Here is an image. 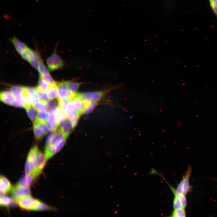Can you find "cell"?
I'll return each instance as SVG.
<instances>
[{
    "mask_svg": "<svg viewBox=\"0 0 217 217\" xmlns=\"http://www.w3.org/2000/svg\"><path fill=\"white\" fill-rule=\"evenodd\" d=\"M11 105L18 107H23L24 105L22 102H18L13 100L12 102Z\"/></svg>",
    "mask_w": 217,
    "mask_h": 217,
    "instance_id": "obj_42",
    "label": "cell"
},
{
    "mask_svg": "<svg viewBox=\"0 0 217 217\" xmlns=\"http://www.w3.org/2000/svg\"><path fill=\"white\" fill-rule=\"evenodd\" d=\"M10 39L14 46L17 51L19 54L28 47L25 43L20 41L15 36Z\"/></svg>",
    "mask_w": 217,
    "mask_h": 217,
    "instance_id": "obj_15",
    "label": "cell"
},
{
    "mask_svg": "<svg viewBox=\"0 0 217 217\" xmlns=\"http://www.w3.org/2000/svg\"><path fill=\"white\" fill-rule=\"evenodd\" d=\"M51 208L41 201L36 200L34 211H42L51 210Z\"/></svg>",
    "mask_w": 217,
    "mask_h": 217,
    "instance_id": "obj_26",
    "label": "cell"
},
{
    "mask_svg": "<svg viewBox=\"0 0 217 217\" xmlns=\"http://www.w3.org/2000/svg\"><path fill=\"white\" fill-rule=\"evenodd\" d=\"M59 103L58 98L50 99L48 102V109L49 112H56L57 108L59 106Z\"/></svg>",
    "mask_w": 217,
    "mask_h": 217,
    "instance_id": "obj_22",
    "label": "cell"
},
{
    "mask_svg": "<svg viewBox=\"0 0 217 217\" xmlns=\"http://www.w3.org/2000/svg\"><path fill=\"white\" fill-rule=\"evenodd\" d=\"M14 99L13 96L11 91L6 90L1 92L0 99L3 102L11 105Z\"/></svg>",
    "mask_w": 217,
    "mask_h": 217,
    "instance_id": "obj_10",
    "label": "cell"
},
{
    "mask_svg": "<svg viewBox=\"0 0 217 217\" xmlns=\"http://www.w3.org/2000/svg\"><path fill=\"white\" fill-rule=\"evenodd\" d=\"M48 101L38 100L32 105L35 110L38 112L45 111L48 108Z\"/></svg>",
    "mask_w": 217,
    "mask_h": 217,
    "instance_id": "obj_16",
    "label": "cell"
},
{
    "mask_svg": "<svg viewBox=\"0 0 217 217\" xmlns=\"http://www.w3.org/2000/svg\"><path fill=\"white\" fill-rule=\"evenodd\" d=\"M170 216L174 217H185L186 212L185 208H181L174 209Z\"/></svg>",
    "mask_w": 217,
    "mask_h": 217,
    "instance_id": "obj_29",
    "label": "cell"
},
{
    "mask_svg": "<svg viewBox=\"0 0 217 217\" xmlns=\"http://www.w3.org/2000/svg\"><path fill=\"white\" fill-rule=\"evenodd\" d=\"M30 118L33 122L34 121L36 113L35 109L31 105H27L24 107Z\"/></svg>",
    "mask_w": 217,
    "mask_h": 217,
    "instance_id": "obj_25",
    "label": "cell"
},
{
    "mask_svg": "<svg viewBox=\"0 0 217 217\" xmlns=\"http://www.w3.org/2000/svg\"><path fill=\"white\" fill-rule=\"evenodd\" d=\"M50 86L49 84L39 77L38 85L36 88L37 90L47 93Z\"/></svg>",
    "mask_w": 217,
    "mask_h": 217,
    "instance_id": "obj_21",
    "label": "cell"
},
{
    "mask_svg": "<svg viewBox=\"0 0 217 217\" xmlns=\"http://www.w3.org/2000/svg\"><path fill=\"white\" fill-rule=\"evenodd\" d=\"M36 154V166L38 175L41 173L46 162L45 155L39 151L37 147L35 146L33 147Z\"/></svg>",
    "mask_w": 217,
    "mask_h": 217,
    "instance_id": "obj_5",
    "label": "cell"
},
{
    "mask_svg": "<svg viewBox=\"0 0 217 217\" xmlns=\"http://www.w3.org/2000/svg\"><path fill=\"white\" fill-rule=\"evenodd\" d=\"M11 185L9 180L3 176L0 178V190L1 195L5 194L12 189Z\"/></svg>",
    "mask_w": 217,
    "mask_h": 217,
    "instance_id": "obj_7",
    "label": "cell"
},
{
    "mask_svg": "<svg viewBox=\"0 0 217 217\" xmlns=\"http://www.w3.org/2000/svg\"><path fill=\"white\" fill-rule=\"evenodd\" d=\"M32 51L31 49L28 47L20 54L24 59L29 62L31 58Z\"/></svg>",
    "mask_w": 217,
    "mask_h": 217,
    "instance_id": "obj_30",
    "label": "cell"
},
{
    "mask_svg": "<svg viewBox=\"0 0 217 217\" xmlns=\"http://www.w3.org/2000/svg\"><path fill=\"white\" fill-rule=\"evenodd\" d=\"M13 199L17 201L20 199L31 196L30 191L29 187H24L16 185L11 190Z\"/></svg>",
    "mask_w": 217,
    "mask_h": 217,
    "instance_id": "obj_3",
    "label": "cell"
},
{
    "mask_svg": "<svg viewBox=\"0 0 217 217\" xmlns=\"http://www.w3.org/2000/svg\"><path fill=\"white\" fill-rule=\"evenodd\" d=\"M58 99V100L67 99L70 90L68 88L67 82H62L57 83Z\"/></svg>",
    "mask_w": 217,
    "mask_h": 217,
    "instance_id": "obj_6",
    "label": "cell"
},
{
    "mask_svg": "<svg viewBox=\"0 0 217 217\" xmlns=\"http://www.w3.org/2000/svg\"><path fill=\"white\" fill-rule=\"evenodd\" d=\"M56 114L58 126L61 128L67 121V118L66 116L63 109L59 105V106L56 110Z\"/></svg>",
    "mask_w": 217,
    "mask_h": 217,
    "instance_id": "obj_12",
    "label": "cell"
},
{
    "mask_svg": "<svg viewBox=\"0 0 217 217\" xmlns=\"http://www.w3.org/2000/svg\"><path fill=\"white\" fill-rule=\"evenodd\" d=\"M49 99H52L58 98L57 85L50 86L47 92Z\"/></svg>",
    "mask_w": 217,
    "mask_h": 217,
    "instance_id": "obj_24",
    "label": "cell"
},
{
    "mask_svg": "<svg viewBox=\"0 0 217 217\" xmlns=\"http://www.w3.org/2000/svg\"><path fill=\"white\" fill-rule=\"evenodd\" d=\"M184 184V179L183 177L182 179L178 185L176 189L175 193L174 194V196L178 194H183V190Z\"/></svg>",
    "mask_w": 217,
    "mask_h": 217,
    "instance_id": "obj_35",
    "label": "cell"
},
{
    "mask_svg": "<svg viewBox=\"0 0 217 217\" xmlns=\"http://www.w3.org/2000/svg\"><path fill=\"white\" fill-rule=\"evenodd\" d=\"M34 178V177L31 174L25 175L20 179L16 185L22 187H29Z\"/></svg>",
    "mask_w": 217,
    "mask_h": 217,
    "instance_id": "obj_13",
    "label": "cell"
},
{
    "mask_svg": "<svg viewBox=\"0 0 217 217\" xmlns=\"http://www.w3.org/2000/svg\"><path fill=\"white\" fill-rule=\"evenodd\" d=\"M23 88L24 87L18 86H14L11 87L10 91L13 96L14 100L22 102L21 98Z\"/></svg>",
    "mask_w": 217,
    "mask_h": 217,
    "instance_id": "obj_11",
    "label": "cell"
},
{
    "mask_svg": "<svg viewBox=\"0 0 217 217\" xmlns=\"http://www.w3.org/2000/svg\"><path fill=\"white\" fill-rule=\"evenodd\" d=\"M80 116V115H77L69 119L74 128L76 126Z\"/></svg>",
    "mask_w": 217,
    "mask_h": 217,
    "instance_id": "obj_41",
    "label": "cell"
},
{
    "mask_svg": "<svg viewBox=\"0 0 217 217\" xmlns=\"http://www.w3.org/2000/svg\"><path fill=\"white\" fill-rule=\"evenodd\" d=\"M191 167L189 166L183 178L184 179V184L183 190V194L186 196L188 192L190 190L189 185V177L191 171Z\"/></svg>",
    "mask_w": 217,
    "mask_h": 217,
    "instance_id": "obj_14",
    "label": "cell"
},
{
    "mask_svg": "<svg viewBox=\"0 0 217 217\" xmlns=\"http://www.w3.org/2000/svg\"><path fill=\"white\" fill-rule=\"evenodd\" d=\"M39 76L49 73V71L42 61L40 58L39 64L38 68Z\"/></svg>",
    "mask_w": 217,
    "mask_h": 217,
    "instance_id": "obj_33",
    "label": "cell"
},
{
    "mask_svg": "<svg viewBox=\"0 0 217 217\" xmlns=\"http://www.w3.org/2000/svg\"><path fill=\"white\" fill-rule=\"evenodd\" d=\"M39 100L48 101L49 99L47 93L37 90Z\"/></svg>",
    "mask_w": 217,
    "mask_h": 217,
    "instance_id": "obj_37",
    "label": "cell"
},
{
    "mask_svg": "<svg viewBox=\"0 0 217 217\" xmlns=\"http://www.w3.org/2000/svg\"><path fill=\"white\" fill-rule=\"evenodd\" d=\"M46 63L49 70L51 71L60 68L63 65L62 60L55 52L48 58Z\"/></svg>",
    "mask_w": 217,
    "mask_h": 217,
    "instance_id": "obj_2",
    "label": "cell"
},
{
    "mask_svg": "<svg viewBox=\"0 0 217 217\" xmlns=\"http://www.w3.org/2000/svg\"><path fill=\"white\" fill-rule=\"evenodd\" d=\"M163 6L165 14L168 15L171 14L173 8V0H163Z\"/></svg>",
    "mask_w": 217,
    "mask_h": 217,
    "instance_id": "obj_19",
    "label": "cell"
},
{
    "mask_svg": "<svg viewBox=\"0 0 217 217\" xmlns=\"http://www.w3.org/2000/svg\"><path fill=\"white\" fill-rule=\"evenodd\" d=\"M33 125V130L36 139L41 140L45 135L39 123L35 120Z\"/></svg>",
    "mask_w": 217,
    "mask_h": 217,
    "instance_id": "obj_17",
    "label": "cell"
},
{
    "mask_svg": "<svg viewBox=\"0 0 217 217\" xmlns=\"http://www.w3.org/2000/svg\"><path fill=\"white\" fill-rule=\"evenodd\" d=\"M39 77L48 83L50 86L57 85V84L58 83L54 80L49 73L39 76Z\"/></svg>",
    "mask_w": 217,
    "mask_h": 217,
    "instance_id": "obj_27",
    "label": "cell"
},
{
    "mask_svg": "<svg viewBox=\"0 0 217 217\" xmlns=\"http://www.w3.org/2000/svg\"><path fill=\"white\" fill-rule=\"evenodd\" d=\"M40 57L38 53L32 50L31 60L29 63L30 64L36 69H38L39 64Z\"/></svg>",
    "mask_w": 217,
    "mask_h": 217,
    "instance_id": "obj_20",
    "label": "cell"
},
{
    "mask_svg": "<svg viewBox=\"0 0 217 217\" xmlns=\"http://www.w3.org/2000/svg\"><path fill=\"white\" fill-rule=\"evenodd\" d=\"M55 131H52L49 134L46 140L45 147L48 146L49 145L51 141L55 134Z\"/></svg>",
    "mask_w": 217,
    "mask_h": 217,
    "instance_id": "obj_40",
    "label": "cell"
},
{
    "mask_svg": "<svg viewBox=\"0 0 217 217\" xmlns=\"http://www.w3.org/2000/svg\"><path fill=\"white\" fill-rule=\"evenodd\" d=\"M47 122V126L50 130L55 131L57 129L58 125L55 112H50L49 116Z\"/></svg>",
    "mask_w": 217,
    "mask_h": 217,
    "instance_id": "obj_8",
    "label": "cell"
},
{
    "mask_svg": "<svg viewBox=\"0 0 217 217\" xmlns=\"http://www.w3.org/2000/svg\"><path fill=\"white\" fill-rule=\"evenodd\" d=\"M81 83L77 82L69 81L67 82V85L69 90L71 92L77 93Z\"/></svg>",
    "mask_w": 217,
    "mask_h": 217,
    "instance_id": "obj_28",
    "label": "cell"
},
{
    "mask_svg": "<svg viewBox=\"0 0 217 217\" xmlns=\"http://www.w3.org/2000/svg\"><path fill=\"white\" fill-rule=\"evenodd\" d=\"M61 128L64 135L65 138L67 139L70 133L74 127L71 121L69 119Z\"/></svg>",
    "mask_w": 217,
    "mask_h": 217,
    "instance_id": "obj_18",
    "label": "cell"
},
{
    "mask_svg": "<svg viewBox=\"0 0 217 217\" xmlns=\"http://www.w3.org/2000/svg\"><path fill=\"white\" fill-rule=\"evenodd\" d=\"M173 206L174 209H178L182 208L181 203L177 195L174 196L173 200Z\"/></svg>",
    "mask_w": 217,
    "mask_h": 217,
    "instance_id": "obj_36",
    "label": "cell"
},
{
    "mask_svg": "<svg viewBox=\"0 0 217 217\" xmlns=\"http://www.w3.org/2000/svg\"><path fill=\"white\" fill-rule=\"evenodd\" d=\"M77 95L83 101L87 102H97L102 98L105 94L104 91L77 93Z\"/></svg>",
    "mask_w": 217,
    "mask_h": 217,
    "instance_id": "obj_1",
    "label": "cell"
},
{
    "mask_svg": "<svg viewBox=\"0 0 217 217\" xmlns=\"http://www.w3.org/2000/svg\"><path fill=\"white\" fill-rule=\"evenodd\" d=\"M64 138L66 139L61 129H57L55 130V134L48 146H55Z\"/></svg>",
    "mask_w": 217,
    "mask_h": 217,
    "instance_id": "obj_9",
    "label": "cell"
},
{
    "mask_svg": "<svg viewBox=\"0 0 217 217\" xmlns=\"http://www.w3.org/2000/svg\"><path fill=\"white\" fill-rule=\"evenodd\" d=\"M210 7L217 21V0H209Z\"/></svg>",
    "mask_w": 217,
    "mask_h": 217,
    "instance_id": "obj_34",
    "label": "cell"
},
{
    "mask_svg": "<svg viewBox=\"0 0 217 217\" xmlns=\"http://www.w3.org/2000/svg\"><path fill=\"white\" fill-rule=\"evenodd\" d=\"M35 120L38 122L45 135L47 134L49 132V129L47 122L39 121L36 120Z\"/></svg>",
    "mask_w": 217,
    "mask_h": 217,
    "instance_id": "obj_39",
    "label": "cell"
},
{
    "mask_svg": "<svg viewBox=\"0 0 217 217\" xmlns=\"http://www.w3.org/2000/svg\"><path fill=\"white\" fill-rule=\"evenodd\" d=\"M49 114L48 112L46 111L38 112L36 115L35 120L39 121L47 122Z\"/></svg>",
    "mask_w": 217,
    "mask_h": 217,
    "instance_id": "obj_23",
    "label": "cell"
},
{
    "mask_svg": "<svg viewBox=\"0 0 217 217\" xmlns=\"http://www.w3.org/2000/svg\"><path fill=\"white\" fill-rule=\"evenodd\" d=\"M12 201L8 197L4 195H1L0 198V204L1 206L7 207L10 204L12 205Z\"/></svg>",
    "mask_w": 217,
    "mask_h": 217,
    "instance_id": "obj_31",
    "label": "cell"
},
{
    "mask_svg": "<svg viewBox=\"0 0 217 217\" xmlns=\"http://www.w3.org/2000/svg\"><path fill=\"white\" fill-rule=\"evenodd\" d=\"M36 199L31 196L21 198L17 200V203L22 209L27 210H35Z\"/></svg>",
    "mask_w": 217,
    "mask_h": 217,
    "instance_id": "obj_4",
    "label": "cell"
},
{
    "mask_svg": "<svg viewBox=\"0 0 217 217\" xmlns=\"http://www.w3.org/2000/svg\"><path fill=\"white\" fill-rule=\"evenodd\" d=\"M97 104V102L88 103L83 111V114H87L91 112L95 108Z\"/></svg>",
    "mask_w": 217,
    "mask_h": 217,
    "instance_id": "obj_32",
    "label": "cell"
},
{
    "mask_svg": "<svg viewBox=\"0 0 217 217\" xmlns=\"http://www.w3.org/2000/svg\"><path fill=\"white\" fill-rule=\"evenodd\" d=\"M179 198L182 206V208H185L187 205V200L183 194H179L176 195Z\"/></svg>",
    "mask_w": 217,
    "mask_h": 217,
    "instance_id": "obj_38",
    "label": "cell"
}]
</instances>
